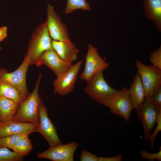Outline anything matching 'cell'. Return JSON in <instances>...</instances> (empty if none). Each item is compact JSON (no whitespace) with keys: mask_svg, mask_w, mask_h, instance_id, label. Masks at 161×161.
Instances as JSON below:
<instances>
[{"mask_svg":"<svg viewBox=\"0 0 161 161\" xmlns=\"http://www.w3.org/2000/svg\"><path fill=\"white\" fill-rule=\"evenodd\" d=\"M42 75H39L34 89L25 99L19 103L13 120L14 121L28 122L38 126L39 123V109L41 98L39 95L38 90Z\"/></svg>","mask_w":161,"mask_h":161,"instance_id":"6da1fadb","label":"cell"},{"mask_svg":"<svg viewBox=\"0 0 161 161\" xmlns=\"http://www.w3.org/2000/svg\"><path fill=\"white\" fill-rule=\"evenodd\" d=\"M46 22L39 25L33 32L25 58L30 65H36L42 55L52 48Z\"/></svg>","mask_w":161,"mask_h":161,"instance_id":"7a4b0ae2","label":"cell"},{"mask_svg":"<svg viewBox=\"0 0 161 161\" xmlns=\"http://www.w3.org/2000/svg\"><path fill=\"white\" fill-rule=\"evenodd\" d=\"M103 71L97 72L87 82L84 91L97 102L107 107L109 100L117 90L111 87L106 82Z\"/></svg>","mask_w":161,"mask_h":161,"instance_id":"3957f363","label":"cell"},{"mask_svg":"<svg viewBox=\"0 0 161 161\" xmlns=\"http://www.w3.org/2000/svg\"><path fill=\"white\" fill-rule=\"evenodd\" d=\"M135 65L144 89L145 98H151L161 87V69L153 65H145L137 60Z\"/></svg>","mask_w":161,"mask_h":161,"instance_id":"277c9868","label":"cell"},{"mask_svg":"<svg viewBox=\"0 0 161 161\" xmlns=\"http://www.w3.org/2000/svg\"><path fill=\"white\" fill-rule=\"evenodd\" d=\"M30 64L24 58L22 63L15 71L9 72L5 68L0 69V81L13 86L20 92L23 100L30 95L26 84V76Z\"/></svg>","mask_w":161,"mask_h":161,"instance_id":"5b68a950","label":"cell"},{"mask_svg":"<svg viewBox=\"0 0 161 161\" xmlns=\"http://www.w3.org/2000/svg\"><path fill=\"white\" fill-rule=\"evenodd\" d=\"M107 107L112 114L120 116L129 122L131 112L134 108L128 89L124 87L117 90L109 100Z\"/></svg>","mask_w":161,"mask_h":161,"instance_id":"8992f818","label":"cell"},{"mask_svg":"<svg viewBox=\"0 0 161 161\" xmlns=\"http://www.w3.org/2000/svg\"><path fill=\"white\" fill-rule=\"evenodd\" d=\"M109 65V63L100 56L97 49L89 44L86 56L84 69L80 78L87 82L97 72L107 69Z\"/></svg>","mask_w":161,"mask_h":161,"instance_id":"52a82bcc","label":"cell"},{"mask_svg":"<svg viewBox=\"0 0 161 161\" xmlns=\"http://www.w3.org/2000/svg\"><path fill=\"white\" fill-rule=\"evenodd\" d=\"M35 132L41 134L46 139L49 147L62 144L56 128L48 117L47 108L42 102L39 107V123Z\"/></svg>","mask_w":161,"mask_h":161,"instance_id":"ba28073f","label":"cell"},{"mask_svg":"<svg viewBox=\"0 0 161 161\" xmlns=\"http://www.w3.org/2000/svg\"><path fill=\"white\" fill-rule=\"evenodd\" d=\"M51 38L52 40L71 42L66 25L56 13L53 7L47 4V18L45 22Z\"/></svg>","mask_w":161,"mask_h":161,"instance_id":"9c48e42d","label":"cell"},{"mask_svg":"<svg viewBox=\"0 0 161 161\" xmlns=\"http://www.w3.org/2000/svg\"><path fill=\"white\" fill-rule=\"evenodd\" d=\"M82 63V61H78L72 65L66 71L57 77L53 82L55 93L62 96L72 92Z\"/></svg>","mask_w":161,"mask_h":161,"instance_id":"30bf717a","label":"cell"},{"mask_svg":"<svg viewBox=\"0 0 161 161\" xmlns=\"http://www.w3.org/2000/svg\"><path fill=\"white\" fill-rule=\"evenodd\" d=\"M79 146L78 143L72 142L49 147L47 150L37 154L41 159H46L53 161H73L74 154Z\"/></svg>","mask_w":161,"mask_h":161,"instance_id":"8fae6325","label":"cell"},{"mask_svg":"<svg viewBox=\"0 0 161 161\" xmlns=\"http://www.w3.org/2000/svg\"><path fill=\"white\" fill-rule=\"evenodd\" d=\"M160 110L156 108L151 98L148 97L145 98L141 107L137 111L143 128L144 137L147 140H149V136L156 124L157 119Z\"/></svg>","mask_w":161,"mask_h":161,"instance_id":"7c38bea8","label":"cell"},{"mask_svg":"<svg viewBox=\"0 0 161 161\" xmlns=\"http://www.w3.org/2000/svg\"><path fill=\"white\" fill-rule=\"evenodd\" d=\"M44 64L50 68L57 77L68 70L72 64L66 62L59 57L53 48L46 51L41 56L36 66Z\"/></svg>","mask_w":161,"mask_h":161,"instance_id":"4fadbf2b","label":"cell"},{"mask_svg":"<svg viewBox=\"0 0 161 161\" xmlns=\"http://www.w3.org/2000/svg\"><path fill=\"white\" fill-rule=\"evenodd\" d=\"M37 126L28 122H18L13 120L0 122V138L9 135L35 132Z\"/></svg>","mask_w":161,"mask_h":161,"instance_id":"5bb4252c","label":"cell"},{"mask_svg":"<svg viewBox=\"0 0 161 161\" xmlns=\"http://www.w3.org/2000/svg\"><path fill=\"white\" fill-rule=\"evenodd\" d=\"M53 48L59 57L64 61L70 64L77 59L78 49L72 42H66L52 41Z\"/></svg>","mask_w":161,"mask_h":161,"instance_id":"9a60e30c","label":"cell"},{"mask_svg":"<svg viewBox=\"0 0 161 161\" xmlns=\"http://www.w3.org/2000/svg\"><path fill=\"white\" fill-rule=\"evenodd\" d=\"M128 92L134 109L137 111L145 98L144 89L138 73L134 77Z\"/></svg>","mask_w":161,"mask_h":161,"instance_id":"2e32d148","label":"cell"},{"mask_svg":"<svg viewBox=\"0 0 161 161\" xmlns=\"http://www.w3.org/2000/svg\"><path fill=\"white\" fill-rule=\"evenodd\" d=\"M145 16L152 21L160 32L161 30V0H143Z\"/></svg>","mask_w":161,"mask_h":161,"instance_id":"e0dca14e","label":"cell"},{"mask_svg":"<svg viewBox=\"0 0 161 161\" xmlns=\"http://www.w3.org/2000/svg\"><path fill=\"white\" fill-rule=\"evenodd\" d=\"M19 103L9 98L0 99V122L12 120Z\"/></svg>","mask_w":161,"mask_h":161,"instance_id":"ac0fdd59","label":"cell"},{"mask_svg":"<svg viewBox=\"0 0 161 161\" xmlns=\"http://www.w3.org/2000/svg\"><path fill=\"white\" fill-rule=\"evenodd\" d=\"M7 98L20 103L23 99L19 91L16 88L5 82L0 81V99Z\"/></svg>","mask_w":161,"mask_h":161,"instance_id":"d6986e66","label":"cell"},{"mask_svg":"<svg viewBox=\"0 0 161 161\" xmlns=\"http://www.w3.org/2000/svg\"><path fill=\"white\" fill-rule=\"evenodd\" d=\"M21 157L27 155L33 149L31 140L28 136L23 138L14 144L10 148Z\"/></svg>","mask_w":161,"mask_h":161,"instance_id":"ffe728a7","label":"cell"},{"mask_svg":"<svg viewBox=\"0 0 161 161\" xmlns=\"http://www.w3.org/2000/svg\"><path fill=\"white\" fill-rule=\"evenodd\" d=\"M77 9L89 10L90 8L86 0H67L65 9L66 13L69 14Z\"/></svg>","mask_w":161,"mask_h":161,"instance_id":"44dd1931","label":"cell"},{"mask_svg":"<svg viewBox=\"0 0 161 161\" xmlns=\"http://www.w3.org/2000/svg\"><path fill=\"white\" fill-rule=\"evenodd\" d=\"M28 136L25 134H17L0 138V148L4 147L10 149L19 140Z\"/></svg>","mask_w":161,"mask_h":161,"instance_id":"7402d4cb","label":"cell"},{"mask_svg":"<svg viewBox=\"0 0 161 161\" xmlns=\"http://www.w3.org/2000/svg\"><path fill=\"white\" fill-rule=\"evenodd\" d=\"M23 158L8 148H0V161H21Z\"/></svg>","mask_w":161,"mask_h":161,"instance_id":"603a6c76","label":"cell"},{"mask_svg":"<svg viewBox=\"0 0 161 161\" xmlns=\"http://www.w3.org/2000/svg\"><path fill=\"white\" fill-rule=\"evenodd\" d=\"M150 62L153 66L161 69V47L152 52L149 58Z\"/></svg>","mask_w":161,"mask_h":161,"instance_id":"cb8c5ba5","label":"cell"},{"mask_svg":"<svg viewBox=\"0 0 161 161\" xmlns=\"http://www.w3.org/2000/svg\"><path fill=\"white\" fill-rule=\"evenodd\" d=\"M159 151L155 153L148 152L146 150H142L140 151L139 153L141 157L143 158L150 161H153L157 160L161 161V148L160 147Z\"/></svg>","mask_w":161,"mask_h":161,"instance_id":"d4e9b609","label":"cell"},{"mask_svg":"<svg viewBox=\"0 0 161 161\" xmlns=\"http://www.w3.org/2000/svg\"><path fill=\"white\" fill-rule=\"evenodd\" d=\"M157 126L153 134H151L149 137V140L151 142V146L153 147L156 137L159 132L161 131V110L159 112L157 120Z\"/></svg>","mask_w":161,"mask_h":161,"instance_id":"484cf974","label":"cell"},{"mask_svg":"<svg viewBox=\"0 0 161 161\" xmlns=\"http://www.w3.org/2000/svg\"><path fill=\"white\" fill-rule=\"evenodd\" d=\"M151 99L156 108L158 110H161V87L154 93Z\"/></svg>","mask_w":161,"mask_h":161,"instance_id":"4316f807","label":"cell"},{"mask_svg":"<svg viewBox=\"0 0 161 161\" xmlns=\"http://www.w3.org/2000/svg\"><path fill=\"white\" fill-rule=\"evenodd\" d=\"M98 157L85 149L80 152V161H98Z\"/></svg>","mask_w":161,"mask_h":161,"instance_id":"83f0119b","label":"cell"},{"mask_svg":"<svg viewBox=\"0 0 161 161\" xmlns=\"http://www.w3.org/2000/svg\"><path fill=\"white\" fill-rule=\"evenodd\" d=\"M122 158L123 156L122 155L107 157H98V161H121Z\"/></svg>","mask_w":161,"mask_h":161,"instance_id":"f1b7e54d","label":"cell"},{"mask_svg":"<svg viewBox=\"0 0 161 161\" xmlns=\"http://www.w3.org/2000/svg\"><path fill=\"white\" fill-rule=\"evenodd\" d=\"M7 27L6 26H3L0 28V42L7 37Z\"/></svg>","mask_w":161,"mask_h":161,"instance_id":"f546056e","label":"cell"},{"mask_svg":"<svg viewBox=\"0 0 161 161\" xmlns=\"http://www.w3.org/2000/svg\"><path fill=\"white\" fill-rule=\"evenodd\" d=\"M2 49L1 47L0 46V51Z\"/></svg>","mask_w":161,"mask_h":161,"instance_id":"4dcf8cb0","label":"cell"}]
</instances>
